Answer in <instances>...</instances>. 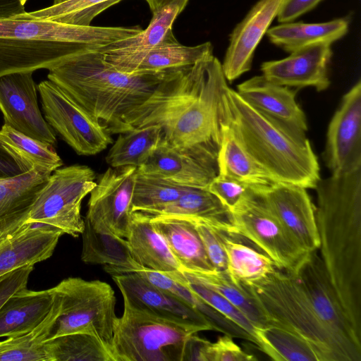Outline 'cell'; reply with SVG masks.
I'll return each mask as SVG.
<instances>
[{
	"mask_svg": "<svg viewBox=\"0 0 361 361\" xmlns=\"http://www.w3.org/2000/svg\"><path fill=\"white\" fill-rule=\"evenodd\" d=\"M228 86L221 63L213 54L170 70L150 96L123 116L120 133L158 125L163 142L217 164L222 97Z\"/></svg>",
	"mask_w": 361,
	"mask_h": 361,
	"instance_id": "1",
	"label": "cell"
},
{
	"mask_svg": "<svg viewBox=\"0 0 361 361\" xmlns=\"http://www.w3.org/2000/svg\"><path fill=\"white\" fill-rule=\"evenodd\" d=\"M321 257L361 336V169L322 178L314 188Z\"/></svg>",
	"mask_w": 361,
	"mask_h": 361,
	"instance_id": "2",
	"label": "cell"
},
{
	"mask_svg": "<svg viewBox=\"0 0 361 361\" xmlns=\"http://www.w3.org/2000/svg\"><path fill=\"white\" fill-rule=\"evenodd\" d=\"M168 71L123 73L96 49L66 58L47 78L111 135L121 133L123 116L150 96Z\"/></svg>",
	"mask_w": 361,
	"mask_h": 361,
	"instance_id": "3",
	"label": "cell"
},
{
	"mask_svg": "<svg viewBox=\"0 0 361 361\" xmlns=\"http://www.w3.org/2000/svg\"><path fill=\"white\" fill-rule=\"evenodd\" d=\"M223 120L276 183L314 189L318 159L305 132L252 107L228 86L222 97Z\"/></svg>",
	"mask_w": 361,
	"mask_h": 361,
	"instance_id": "4",
	"label": "cell"
},
{
	"mask_svg": "<svg viewBox=\"0 0 361 361\" xmlns=\"http://www.w3.org/2000/svg\"><path fill=\"white\" fill-rule=\"evenodd\" d=\"M142 30L80 26L18 16L0 19V76L49 70L72 55L102 49Z\"/></svg>",
	"mask_w": 361,
	"mask_h": 361,
	"instance_id": "5",
	"label": "cell"
},
{
	"mask_svg": "<svg viewBox=\"0 0 361 361\" xmlns=\"http://www.w3.org/2000/svg\"><path fill=\"white\" fill-rule=\"evenodd\" d=\"M240 285L255 299L269 325L305 339L319 361H361V349L345 342L319 319L294 274L276 269L259 281Z\"/></svg>",
	"mask_w": 361,
	"mask_h": 361,
	"instance_id": "6",
	"label": "cell"
},
{
	"mask_svg": "<svg viewBox=\"0 0 361 361\" xmlns=\"http://www.w3.org/2000/svg\"><path fill=\"white\" fill-rule=\"evenodd\" d=\"M199 331L139 309L123 300L111 343L114 361H188L192 360Z\"/></svg>",
	"mask_w": 361,
	"mask_h": 361,
	"instance_id": "7",
	"label": "cell"
},
{
	"mask_svg": "<svg viewBox=\"0 0 361 361\" xmlns=\"http://www.w3.org/2000/svg\"><path fill=\"white\" fill-rule=\"evenodd\" d=\"M49 289L59 302L60 311L49 339L84 333L95 336L111 348L118 317L116 298L109 284L68 277Z\"/></svg>",
	"mask_w": 361,
	"mask_h": 361,
	"instance_id": "8",
	"label": "cell"
},
{
	"mask_svg": "<svg viewBox=\"0 0 361 361\" xmlns=\"http://www.w3.org/2000/svg\"><path fill=\"white\" fill-rule=\"evenodd\" d=\"M95 180L94 171L86 165L56 169L39 192L26 222L48 225L78 237L85 229L82 201L94 187Z\"/></svg>",
	"mask_w": 361,
	"mask_h": 361,
	"instance_id": "9",
	"label": "cell"
},
{
	"mask_svg": "<svg viewBox=\"0 0 361 361\" xmlns=\"http://www.w3.org/2000/svg\"><path fill=\"white\" fill-rule=\"evenodd\" d=\"M230 212L235 232L253 243L279 269L294 273L308 255L256 192L245 195Z\"/></svg>",
	"mask_w": 361,
	"mask_h": 361,
	"instance_id": "10",
	"label": "cell"
},
{
	"mask_svg": "<svg viewBox=\"0 0 361 361\" xmlns=\"http://www.w3.org/2000/svg\"><path fill=\"white\" fill-rule=\"evenodd\" d=\"M37 91L46 121L78 155H94L113 144L106 129L54 82L42 81Z\"/></svg>",
	"mask_w": 361,
	"mask_h": 361,
	"instance_id": "11",
	"label": "cell"
},
{
	"mask_svg": "<svg viewBox=\"0 0 361 361\" xmlns=\"http://www.w3.org/2000/svg\"><path fill=\"white\" fill-rule=\"evenodd\" d=\"M137 168L109 167L95 180L90 191L85 229L126 239L133 215L132 195Z\"/></svg>",
	"mask_w": 361,
	"mask_h": 361,
	"instance_id": "12",
	"label": "cell"
},
{
	"mask_svg": "<svg viewBox=\"0 0 361 361\" xmlns=\"http://www.w3.org/2000/svg\"><path fill=\"white\" fill-rule=\"evenodd\" d=\"M324 159L332 175L361 169V80L343 96L328 126Z\"/></svg>",
	"mask_w": 361,
	"mask_h": 361,
	"instance_id": "13",
	"label": "cell"
},
{
	"mask_svg": "<svg viewBox=\"0 0 361 361\" xmlns=\"http://www.w3.org/2000/svg\"><path fill=\"white\" fill-rule=\"evenodd\" d=\"M317 251L309 252L293 274L319 319L345 342L361 349V336L350 322Z\"/></svg>",
	"mask_w": 361,
	"mask_h": 361,
	"instance_id": "14",
	"label": "cell"
},
{
	"mask_svg": "<svg viewBox=\"0 0 361 361\" xmlns=\"http://www.w3.org/2000/svg\"><path fill=\"white\" fill-rule=\"evenodd\" d=\"M33 72L0 76V111L4 124L43 142L56 144L54 130L46 121L37 102Z\"/></svg>",
	"mask_w": 361,
	"mask_h": 361,
	"instance_id": "15",
	"label": "cell"
},
{
	"mask_svg": "<svg viewBox=\"0 0 361 361\" xmlns=\"http://www.w3.org/2000/svg\"><path fill=\"white\" fill-rule=\"evenodd\" d=\"M256 192L303 250L307 252L319 250L315 207L306 188L275 183Z\"/></svg>",
	"mask_w": 361,
	"mask_h": 361,
	"instance_id": "16",
	"label": "cell"
},
{
	"mask_svg": "<svg viewBox=\"0 0 361 361\" xmlns=\"http://www.w3.org/2000/svg\"><path fill=\"white\" fill-rule=\"evenodd\" d=\"M123 299L133 306L165 319L202 331L214 328L199 311L152 284L136 272L111 274Z\"/></svg>",
	"mask_w": 361,
	"mask_h": 361,
	"instance_id": "17",
	"label": "cell"
},
{
	"mask_svg": "<svg viewBox=\"0 0 361 361\" xmlns=\"http://www.w3.org/2000/svg\"><path fill=\"white\" fill-rule=\"evenodd\" d=\"M332 54L331 44H316L293 51L284 59L263 62L260 70L265 78L276 84L324 91L331 83L329 66Z\"/></svg>",
	"mask_w": 361,
	"mask_h": 361,
	"instance_id": "18",
	"label": "cell"
},
{
	"mask_svg": "<svg viewBox=\"0 0 361 361\" xmlns=\"http://www.w3.org/2000/svg\"><path fill=\"white\" fill-rule=\"evenodd\" d=\"M284 0H259L230 35L223 73L232 82L251 69L255 49L279 12Z\"/></svg>",
	"mask_w": 361,
	"mask_h": 361,
	"instance_id": "19",
	"label": "cell"
},
{
	"mask_svg": "<svg viewBox=\"0 0 361 361\" xmlns=\"http://www.w3.org/2000/svg\"><path fill=\"white\" fill-rule=\"evenodd\" d=\"M213 54L209 42L183 45L174 38L157 46L130 51H106V61L126 73H159L191 66Z\"/></svg>",
	"mask_w": 361,
	"mask_h": 361,
	"instance_id": "20",
	"label": "cell"
},
{
	"mask_svg": "<svg viewBox=\"0 0 361 361\" xmlns=\"http://www.w3.org/2000/svg\"><path fill=\"white\" fill-rule=\"evenodd\" d=\"M63 233L52 226L25 222L0 235V277L49 259Z\"/></svg>",
	"mask_w": 361,
	"mask_h": 361,
	"instance_id": "21",
	"label": "cell"
},
{
	"mask_svg": "<svg viewBox=\"0 0 361 361\" xmlns=\"http://www.w3.org/2000/svg\"><path fill=\"white\" fill-rule=\"evenodd\" d=\"M238 94L257 110L299 130H307L306 116L290 87L255 75L237 86Z\"/></svg>",
	"mask_w": 361,
	"mask_h": 361,
	"instance_id": "22",
	"label": "cell"
},
{
	"mask_svg": "<svg viewBox=\"0 0 361 361\" xmlns=\"http://www.w3.org/2000/svg\"><path fill=\"white\" fill-rule=\"evenodd\" d=\"M138 169L189 188H207L217 175V164L178 149L161 141Z\"/></svg>",
	"mask_w": 361,
	"mask_h": 361,
	"instance_id": "23",
	"label": "cell"
},
{
	"mask_svg": "<svg viewBox=\"0 0 361 361\" xmlns=\"http://www.w3.org/2000/svg\"><path fill=\"white\" fill-rule=\"evenodd\" d=\"M147 215L164 238L183 271L202 274L216 271L195 225L189 218Z\"/></svg>",
	"mask_w": 361,
	"mask_h": 361,
	"instance_id": "24",
	"label": "cell"
},
{
	"mask_svg": "<svg viewBox=\"0 0 361 361\" xmlns=\"http://www.w3.org/2000/svg\"><path fill=\"white\" fill-rule=\"evenodd\" d=\"M126 240L132 258L140 266L164 274L182 271L147 214L140 212L133 213Z\"/></svg>",
	"mask_w": 361,
	"mask_h": 361,
	"instance_id": "25",
	"label": "cell"
},
{
	"mask_svg": "<svg viewBox=\"0 0 361 361\" xmlns=\"http://www.w3.org/2000/svg\"><path fill=\"white\" fill-rule=\"evenodd\" d=\"M216 163L218 173L234 178L255 192L276 183L250 154L234 130L224 120Z\"/></svg>",
	"mask_w": 361,
	"mask_h": 361,
	"instance_id": "26",
	"label": "cell"
},
{
	"mask_svg": "<svg viewBox=\"0 0 361 361\" xmlns=\"http://www.w3.org/2000/svg\"><path fill=\"white\" fill-rule=\"evenodd\" d=\"M54 295L50 289H20L0 307V338L30 332L37 326L50 311Z\"/></svg>",
	"mask_w": 361,
	"mask_h": 361,
	"instance_id": "27",
	"label": "cell"
},
{
	"mask_svg": "<svg viewBox=\"0 0 361 361\" xmlns=\"http://www.w3.org/2000/svg\"><path fill=\"white\" fill-rule=\"evenodd\" d=\"M49 176L30 171L0 180V235L27 221Z\"/></svg>",
	"mask_w": 361,
	"mask_h": 361,
	"instance_id": "28",
	"label": "cell"
},
{
	"mask_svg": "<svg viewBox=\"0 0 361 361\" xmlns=\"http://www.w3.org/2000/svg\"><path fill=\"white\" fill-rule=\"evenodd\" d=\"M0 151L18 165L22 173L51 175L63 163L54 146L32 138L4 124L0 129Z\"/></svg>",
	"mask_w": 361,
	"mask_h": 361,
	"instance_id": "29",
	"label": "cell"
},
{
	"mask_svg": "<svg viewBox=\"0 0 361 361\" xmlns=\"http://www.w3.org/2000/svg\"><path fill=\"white\" fill-rule=\"evenodd\" d=\"M348 28L349 20L341 18L315 23H282L266 34L272 44L291 53L316 44H331L345 35Z\"/></svg>",
	"mask_w": 361,
	"mask_h": 361,
	"instance_id": "30",
	"label": "cell"
},
{
	"mask_svg": "<svg viewBox=\"0 0 361 361\" xmlns=\"http://www.w3.org/2000/svg\"><path fill=\"white\" fill-rule=\"evenodd\" d=\"M131 271L136 272L152 284L201 312L212 324L214 331L228 335L232 338L252 342L256 345V340L251 334L210 306L181 281L141 266H138L128 272Z\"/></svg>",
	"mask_w": 361,
	"mask_h": 361,
	"instance_id": "31",
	"label": "cell"
},
{
	"mask_svg": "<svg viewBox=\"0 0 361 361\" xmlns=\"http://www.w3.org/2000/svg\"><path fill=\"white\" fill-rule=\"evenodd\" d=\"M243 238L237 233L222 230L226 271L235 283L246 285L265 278L278 268L269 256L249 246Z\"/></svg>",
	"mask_w": 361,
	"mask_h": 361,
	"instance_id": "32",
	"label": "cell"
},
{
	"mask_svg": "<svg viewBox=\"0 0 361 361\" xmlns=\"http://www.w3.org/2000/svg\"><path fill=\"white\" fill-rule=\"evenodd\" d=\"M163 138L158 125L133 128L119 133L109 150L105 160L112 168L144 165Z\"/></svg>",
	"mask_w": 361,
	"mask_h": 361,
	"instance_id": "33",
	"label": "cell"
},
{
	"mask_svg": "<svg viewBox=\"0 0 361 361\" xmlns=\"http://www.w3.org/2000/svg\"><path fill=\"white\" fill-rule=\"evenodd\" d=\"M59 311V302L54 295L50 311L37 326L30 332L0 341V361H50L47 341Z\"/></svg>",
	"mask_w": 361,
	"mask_h": 361,
	"instance_id": "34",
	"label": "cell"
},
{
	"mask_svg": "<svg viewBox=\"0 0 361 361\" xmlns=\"http://www.w3.org/2000/svg\"><path fill=\"white\" fill-rule=\"evenodd\" d=\"M257 345L276 361H319L312 345L293 332L274 325L255 327Z\"/></svg>",
	"mask_w": 361,
	"mask_h": 361,
	"instance_id": "35",
	"label": "cell"
},
{
	"mask_svg": "<svg viewBox=\"0 0 361 361\" xmlns=\"http://www.w3.org/2000/svg\"><path fill=\"white\" fill-rule=\"evenodd\" d=\"M190 188L137 168L133 195V212L152 214L178 200Z\"/></svg>",
	"mask_w": 361,
	"mask_h": 361,
	"instance_id": "36",
	"label": "cell"
},
{
	"mask_svg": "<svg viewBox=\"0 0 361 361\" xmlns=\"http://www.w3.org/2000/svg\"><path fill=\"white\" fill-rule=\"evenodd\" d=\"M151 216H180L231 224L230 209L207 188H190L178 200Z\"/></svg>",
	"mask_w": 361,
	"mask_h": 361,
	"instance_id": "37",
	"label": "cell"
},
{
	"mask_svg": "<svg viewBox=\"0 0 361 361\" xmlns=\"http://www.w3.org/2000/svg\"><path fill=\"white\" fill-rule=\"evenodd\" d=\"M50 361H114L111 348L95 336L74 333L47 341Z\"/></svg>",
	"mask_w": 361,
	"mask_h": 361,
	"instance_id": "38",
	"label": "cell"
},
{
	"mask_svg": "<svg viewBox=\"0 0 361 361\" xmlns=\"http://www.w3.org/2000/svg\"><path fill=\"white\" fill-rule=\"evenodd\" d=\"M187 275L219 293L236 307L255 327L269 325L268 321L252 296L235 283L227 271L212 273H190Z\"/></svg>",
	"mask_w": 361,
	"mask_h": 361,
	"instance_id": "39",
	"label": "cell"
},
{
	"mask_svg": "<svg viewBox=\"0 0 361 361\" xmlns=\"http://www.w3.org/2000/svg\"><path fill=\"white\" fill-rule=\"evenodd\" d=\"M180 13L178 6L167 5L152 13V18L148 26L139 33L115 42L103 49L106 51H130L157 46L175 37L173 25Z\"/></svg>",
	"mask_w": 361,
	"mask_h": 361,
	"instance_id": "40",
	"label": "cell"
},
{
	"mask_svg": "<svg viewBox=\"0 0 361 361\" xmlns=\"http://www.w3.org/2000/svg\"><path fill=\"white\" fill-rule=\"evenodd\" d=\"M122 0H71L16 16L44 20L80 26L90 25L92 20L108 8Z\"/></svg>",
	"mask_w": 361,
	"mask_h": 361,
	"instance_id": "41",
	"label": "cell"
},
{
	"mask_svg": "<svg viewBox=\"0 0 361 361\" xmlns=\"http://www.w3.org/2000/svg\"><path fill=\"white\" fill-rule=\"evenodd\" d=\"M166 275L183 283L188 288L200 296L210 306L245 330L255 338V326L236 307L224 296L190 277L183 271L172 272Z\"/></svg>",
	"mask_w": 361,
	"mask_h": 361,
	"instance_id": "42",
	"label": "cell"
},
{
	"mask_svg": "<svg viewBox=\"0 0 361 361\" xmlns=\"http://www.w3.org/2000/svg\"><path fill=\"white\" fill-rule=\"evenodd\" d=\"M188 218L193 222L215 271H226L227 257L223 244L222 230L227 229L234 232L232 224L202 218Z\"/></svg>",
	"mask_w": 361,
	"mask_h": 361,
	"instance_id": "43",
	"label": "cell"
},
{
	"mask_svg": "<svg viewBox=\"0 0 361 361\" xmlns=\"http://www.w3.org/2000/svg\"><path fill=\"white\" fill-rule=\"evenodd\" d=\"M207 189L216 195L229 209L245 195L253 191L245 184L226 175L217 173Z\"/></svg>",
	"mask_w": 361,
	"mask_h": 361,
	"instance_id": "44",
	"label": "cell"
},
{
	"mask_svg": "<svg viewBox=\"0 0 361 361\" xmlns=\"http://www.w3.org/2000/svg\"><path fill=\"white\" fill-rule=\"evenodd\" d=\"M257 358L245 352L228 335L224 334L205 349L204 361H252Z\"/></svg>",
	"mask_w": 361,
	"mask_h": 361,
	"instance_id": "45",
	"label": "cell"
},
{
	"mask_svg": "<svg viewBox=\"0 0 361 361\" xmlns=\"http://www.w3.org/2000/svg\"><path fill=\"white\" fill-rule=\"evenodd\" d=\"M34 266H25L10 271L0 278V307L13 293L27 288Z\"/></svg>",
	"mask_w": 361,
	"mask_h": 361,
	"instance_id": "46",
	"label": "cell"
},
{
	"mask_svg": "<svg viewBox=\"0 0 361 361\" xmlns=\"http://www.w3.org/2000/svg\"><path fill=\"white\" fill-rule=\"evenodd\" d=\"M322 0H284L277 15L281 23L292 22L317 6Z\"/></svg>",
	"mask_w": 361,
	"mask_h": 361,
	"instance_id": "47",
	"label": "cell"
},
{
	"mask_svg": "<svg viewBox=\"0 0 361 361\" xmlns=\"http://www.w3.org/2000/svg\"><path fill=\"white\" fill-rule=\"evenodd\" d=\"M27 0H0V19L13 18L25 13Z\"/></svg>",
	"mask_w": 361,
	"mask_h": 361,
	"instance_id": "48",
	"label": "cell"
},
{
	"mask_svg": "<svg viewBox=\"0 0 361 361\" xmlns=\"http://www.w3.org/2000/svg\"><path fill=\"white\" fill-rule=\"evenodd\" d=\"M23 173L13 160L0 151V180L13 178Z\"/></svg>",
	"mask_w": 361,
	"mask_h": 361,
	"instance_id": "49",
	"label": "cell"
},
{
	"mask_svg": "<svg viewBox=\"0 0 361 361\" xmlns=\"http://www.w3.org/2000/svg\"><path fill=\"white\" fill-rule=\"evenodd\" d=\"M152 12L154 13L167 5H174L179 8L180 13L187 6L189 0H145Z\"/></svg>",
	"mask_w": 361,
	"mask_h": 361,
	"instance_id": "50",
	"label": "cell"
},
{
	"mask_svg": "<svg viewBox=\"0 0 361 361\" xmlns=\"http://www.w3.org/2000/svg\"><path fill=\"white\" fill-rule=\"evenodd\" d=\"M71 1V0H54V5H56V4H61V3H63V2H66V1Z\"/></svg>",
	"mask_w": 361,
	"mask_h": 361,
	"instance_id": "51",
	"label": "cell"
}]
</instances>
